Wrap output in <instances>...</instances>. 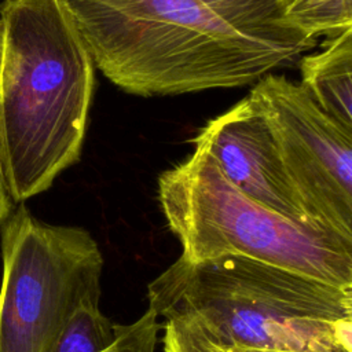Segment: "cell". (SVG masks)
<instances>
[{
    "label": "cell",
    "mask_w": 352,
    "mask_h": 352,
    "mask_svg": "<svg viewBox=\"0 0 352 352\" xmlns=\"http://www.w3.org/2000/svg\"><path fill=\"white\" fill-rule=\"evenodd\" d=\"M239 34L267 45L293 52L315 47L312 40L286 25L279 0H197Z\"/></svg>",
    "instance_id": "obj_10"
},
{
    "label": "cell",
    "mask_w": 352,
    "mask_h": 352,
    "mask_svg": "<svg viewBox=\"0 0 352 352\" xmlns=\"http://www.w3.org/2000/svg\"><path fill=\"white\" fill-rule=\"evenodd\" d=\"M227 352H283V351H264V349H250V348H242V346H224L221 345Z\"/></svg>",
    "instance_id": "obj_14"
},
{
    "label": "cell",
    "mask_w": 352,
    "mask_h": 352,
    "mask_svg": "<svg viewBox=\"0 0 352 352\" xmlns=\"http://www.w3.org/2000/svg\"><path fill=\"white\" fill-rule=\"evenodd\" d=\"M12 206H14V202L8 194L7 187H6L3 169H1V164H0V226L7 219L10 212L12 210Z\"/></svg>",
    "instance_id": "obj_13"
},
{
    "label": "cell",
    "mask_w": 352,
    "mask_h": 352,
    "mask_svg": "<svg viewBox=\"0 0 352 352\" xmlns=\"http://www.w3.org/2000/svg\"><path fill=\"white\" fill-rule=\"evenodd\" d=\"M162 345L164 352H226L191 318L166 320Z\"/></svg>",
    "instance_id": "obj_12"
},
{
    "label": "cell",
    "mask_w": 352,
    "mask_h": 352,
    "mask_svg": "<svg viewBox=\"0 0 352 352\" xmlns=\"http://www.w3.org/2000/svg\"><path fill=\"white\" fill-rule=\"evenodd\" d=\"M62 1L95 67L138 96L250 85L301 58L239 34L197 0Z\"/></svg>",
    "instance_id": "obj_2"
},
{
    "label": "cell",
    "mask_w": 352,
    "mask_h": 352,
    "mask_svg": "<svg viewBox=\"0 0 352 352\" xmlns=\"http://www.w3.org/2000/svg\"><path fill=\"white\" fill-rule=\"evenodd\" d=\"M297 63L304 91L320 110L352 129V29L330 37L320 51Z\"/></svg>",
    "instance_id": "obj_8"
},
{
    "label": "cell",
    "mask_w": 352,
    "mask_h": 352,
    "mask_svg": "<svg viewBox=\"0 0 352 352\" xmlns=\"http://www.w3.org/2000/svg\"><path fill=\"white\" fill-rule=\"evenodd\" d=\"M226 352H227V351H226Z\"/></svg>",
    "instance_id": "obj_16"
},
{
    "label": "cell",
    "mask_w": 352,
    "mask_h": 352,
    "mask_svg": "<svg viewBox=\"0 0 352 352\" xmlns=\"http://www.w3.org/2000/svg\"><path fill=\"white\" fill-rule=\"evenodd\" d=\"M3 56H4V26H3V21L0 19V77H1V67H3Z\"/></svg>",
    "instance_id": "obj_15"
},
{
    "label": "cell",
    "mask_w": 352,
    "mask_h": 352,
    "mask_svg": "<svg viewBox=\"0 0 352 352\" xmlns=\"http://www.w3.org/2000/svg\"><path fill=\"white\" fill-rule=\"evenodd\" d=\"M0 352H54L74 315L100 307L103 254L82 227L36 219L23 204L0 226Z\"/></svg>",
    "instance_id": "obj_5"
},
{
    "label": "cell",
    "mask_w": 352,
    "mask_h": 352,
    "mask_svg": "<svg viewBox=\"0 0 352 352\" xmlns=\"http://www.w3.org/2000/svg\"><path fill=\"white\" fill-rule=\"evenodd\" d=\"M161 324L147 311L132 323H114L100 307L80 309L54 352H155Z\"/></svg>",
    "instance_id": "obj_9"
},
{
    "label": "cell",
    "mask_w": 352,
    "mask_h": 352,
    "mask_svg": "<svg viewBox=\"0 0 352 352\" xmlns=\"http://www.w3.org/2000/svg\"><path fill=\"white\" fill-rule=\"evenodd\" d=\"M146 297L157 318H191L224 346L352 352V286L256 258L179 257L147 285Z\"/></svg>",
    "instance_id": "obj_3"
},
{
    "label": "cell",
    "mask_w": 352,
    "mask_h": 352,
    "mask_svg": "<svg viewBox=\"0 0 352 352\" xmlns=\"http://www.w3.org/2000/svg\"><path fill=\"white\" fill-rule=\"evenodd\" d=\"M248 96L271 129L307 217L352 239V129L283 74H265Z\"/></svg>",
    "instance_id": "obj_6"
},
{
    "label": "cell",
    "mask_w": 352,
    "mask_h": 352,
    "mask_svg": "<svg viewBox=\"0 0 352 352\" xmlns=\"http://www.w3.org/2000/svg\"><path fill=\"white\" fill-rule=\"evenodd\" d=\"M279 7L286 25L312 40L352 29V0H279Z\"/></svg>",
    "instance_id": "obj_11"
},
{
    "label": "cell",
    "mask_w": 352,
    "mask_h": 352,
    "mask_svg": "<svg viewBox=\"0 0 352 352\" xmlns=\"http://www.w3.org/2000/svg\"><path fill=\"white\" fill-rule=\"evenodd\" d=\"M194 148V147H192ZM157 198L188 261L245 256L352 286V239L271 210L232 186L199 148L158 176Z\"/></svg>",
    "instance_id": "obj_4"
},
{
    "label": "cell",
    "mask_w": 352,
    "mask_h": 352,
    "mask_svg": "<svg viewBox=\"0 0 352 352\" xmlns=\"http://www.w3.org/2000/svg\"><path fill=\"white\" fill-rule=\"evenodd\" d=\"M191 144L206 153L221 175L257 204L312 223L289 180L271 129L249 96L209 120Z\"/></svg>",
    "instance_id": "obj_7"
},
{
    "label": "cell",
    "mask_w": 352,
    "mask_h": 352,
    "mask_svg": "<svg viewBox=\"0 0 352 352\" xmlns=\"http://www.w3.org/2000/svg\"><path fill=\"white\" fill-rule=\"evenodd\" d=\"M0 164L14 204L80 160L95 65L62 0H1Z\"/></svg>",
    "instance_id": "obj_1"
}]
</instances>
